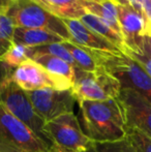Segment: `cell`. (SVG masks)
<instances>
[{
    "label": "cell",
    "instance_id": "cell-1",
    "mask_svg": "<svg viewBox=\"0 0 151 152\" xmlns=\"http://www.w3.org/2000/svg\"><path fill=\"white\" fill-rule=\"evenodd\" d=\"M84 132L96 144L111 143L126 138V123L119 102H78Z\"/></svg>",
    "mask_w": 151,
    "mask_h": 152
},
{
    "label": "cell",
    "instance_id": "cell-2",
    "mask_svg": "<svg viewBox=\"0 0 151 152\" xmlns=\"http://www.w3.org/2000/svg\"><path fill=\"white\" fill-rule=\"evenodd\" d=\"M92 52L99 67L113 76L121 89H133L151 102V77L135 59L125 53Z\"/></svg>",
    "mask_w": 151,
    "mask_h": 152
},
{
    "label": "cell",
    "instance_id": "cell-3",
    "mask_svg": "<svg viewBox=\"0 0 151 152\" xmlns=\"http://www.w3.org/2000/svg\"><path fill=\"white\" fill-rule=\"evenodd\" d=\"M6 15L16 27L42 29L60 36L64 42L71 40L64 21L49 12L35 0H15Z\"/></svg>",
    "mask_w": 151,
    "mask_h": 152
},
{
    "label": "cell",
    "instance_id": "cell-4",
    "mask_svg": "<svg viewBox=\"0 0 151 152\" xmlns=\"http://www.w3.org/2000/svg\"><path fill=\"white\" fill-rule=\"evenodd\" d=\"M50 147L0 104V152H49Z\"/></svg>",
    "mask_w": 151,
    "mask_h": 152
},
{
    "label": "cell",
    "instance_id": "cell-5",
    "mask_svg": "<svg viewBox=\"0 0 151 152\" xmlns=\"http://www.w3.org/2000/svg\"><path fill=\"white\" fill-rule=\"evenodd\" d=\"M44 132L53 145L67 152H95V143L85 134L74 113L46 122Z\"/></svg>",
    "mask_w": 151,
    "mask_h": 152
},
{
    "label": "cell",
    "instance_id": "cell-6",
    "mask_svg": "<svg viewBox=\"0 0 151 152\" xmlns=\"http://www.w3.org/2000/svg\"><path fill=\"white\" fill-rule=\"evenodd\" d=\"M0 104L16 118L26 124L49 146H52L53 144L49 141L44 132L46 122L36 113L27 92L19 87L12 78L0 85Z\"/></svg>",
    "mask_w": 151,
    "mask_h": 152
},
{
    "label": "cell",
    "instance_id": "cell-7",
    "mask_svg": "<svg viewBox=\"0 0 151 152\" xmlns=\"http://www.w3.org/2000/svg\"><path fill=\"white\" fill-rule=\"evenodd\" d=\"M71 90L78 102H104L116 99L121 91V85L101 67L95 72L76 67V79Z\"/></svg>",
    "mask_w": 151,
    "mask_h": 152
},
{
    "label": "cell",
    "instance_id": "cell-8",
    "mask_svg": "<svg viewBox=\"0 0 151 152\" xmlns=\"http://www.w3.org/2000/svg\"><path fill=\"white\" fill-rule=\"evenodd\" d=\"M27 92V91H26ZM35 111L44 122L66 113H74V107L78 102L71 89L58 90L42 88L27 92Z\"/></svg>",
    "mask_w": 151,
    "mask_h": 152
},
{
    "label": "cell",
    "instance_id": "cell-9",
    "mask_svg": "<svg viewBox=\"0 0 151 152\" xmlns=\"http://www.w3.org/2000/svg\"><path fill=\"white\" fill-rule=\"evenodd\" d=\"M127 127H133L151 138V102L139 92L122 88L117 97Z\"/></svg>",
    "mask_w": 151,
    "mask_h": 152
},
{
    "label": "cell",
    "instance_id": "cell-10",
    "mask_svg": "<svg viewBox=\"0 0 151 152\" xmlns=\"http://www.w3.org/2000/svg\"><path fill=\"white\" fill-rule=\"evenodd\" d=\"M12 80L25 91H34L42 88H54L58 90L65 89L61 83L46 72L44 67L32 59L25 61L14 69Z\"/></svg>",
    "mask_w": 151,
    "mask_h": 152
},
{
    "label": "cell",
    "instance_id": "cell-11",
    "mask_svg": "<svg viewBox=\"0 0 151 152\" xmlns=\"http://www.w3.org/2000/svg\"><path fill=\"white\" fill-rule=\"evenodd\" d=\"M71 33V40L83 48L97 52L123 53L115 45L86 27L80 20H63Z\"/></svg>",
    "mask_w": 151,
    "mask_h": 152
},
{
    "label": "cell",
    "instance_id": "cell-12",
    "mask_svg": "<svg viewBox=\"0 0 151 152\" xmlns=\"http://www.w3.org/2000/svg\"><path fill=\"white\" fill-rule=\"evenodd\" d=\"M116 2L119 24L124 38L125 47H126L141 35L147 33V21L143 15L137 12L127 3Z\"/></svg>",
    "mask_w": 151,
    "mask_h": 152
},
{
    "label": "cell",
    "instance_id": "cell-13",
    "mask_svg": "<svg viewBox=\"0 0 151 152\" xmlns=\"http://www.w3.org/2000/svg\"><path fill=\"white\" fill-rule=\"evenodd\" d=\"M56 79L65 89H71L76 79V67L69 62L51 55H38L32 59Z\"/></svg>",
    "mask_w": 151,
    "mask_h": 152
},
{
    "label": "cell",
    "instance_id": "cell-14",
    "mask_svg": "<svg viewBox=\"0 0 151 152\" xmlns=\"http://www.w3.org/2000/svg\"><path fill=\"white\" fill-rule=\"evenodd\" d=\"M44 10L61 20H80L87 14L81 0H35Z\"/></svg>",
    "mask_w": 151,
    "mask_h": 152
},
{
    "label": "cell",
    "instance_id": "cell-15",
    "mask_svg": "<svg viewBox=\"0 0 151 152\" xmlns=\"http://www.w3.org/2000/svg\"><path fill=\"white\" fill-rule=\"evenodd\" d=\"M81 1L87 12L98 17L114 31H116L119 35L123 37L119 24L117 2L115 0H105L103 2L91 1V0H81Z\"/></svg>",
    "mask_w": 151,
    "mask_h": 152
},
{
    "label": "cell",
    "instance_id": "cell-16",
    "mask_svg": "<svg viewBox=\"0 0 151 152\" xmlns=\"http://www.w3.org/2000/svg\"><path fill=\"white\" fill-rule=\"evenodd\" d=\"M14 42L15 44L22 45L27 48H35L53 42H63L64 39L52 32L42 29L16 27L14 32Z\"/></svg>",
    "mask_w": 151,
    "mask_h": 152
},
{
    "label": "cell",
    "instance_id": "cell-17",
    "mask_svg": "<svg viewBox=\"0 0 151 152\" xmlns=\"http://www.w3.org/2000/svg\"><path fill=\"white\" fill-rule=\"evenodd\" d=\"M80 21L85 26L88 27L90 30H92L96 34H98L99 36H101L103 38L109 40L110 42L115 45L121 52H124V49H125L124 38L121 35H119L116 31H114L109 25L106 24L101 19H99L98 17L94 16V15L90 14V12H87L84 17H82L80 19Z\"/></svg>",
    "mask_w": 151,
    "mask_h": 152
},
{
    "label": "cell",
    "instance_id": "cell-18",
    "mask_svg": "<svg viewBox=\"0 0 151 152\" xmlns=\"http://www.w3.org/2000/svg\"><path fill=\"white\" fill-rule=\"evenodd\" d=\"M126 55L135 59L151 77V35L143 34L139 38L125 47Z\"/></svg>",
    "mask_w": 151,
    "mask_h": 152
},
{
    "label": "cell",
    "instance_id": "cell-19",
    "mask_svg": "<svg viewBox=\"0 0 151 152\" xmlns=\"http://www.w3.org/2000/svg\"><path fill=\"white\" fill-rule=\"evenodd\" d=\"M63 44L74 58L76 67L88 72H95L99 69V65L95 59L92 50L83 48L71 40L63 42Z\"/></svg>",
    "mask_w": 151,
    "mask_h": 152
},
{
    "label": "cell",
    "instance_id": "cell-20",
    "mask_svg": "<svg viewBox=\"0 0 151 152\" xmlns=\"http://www.w3.org/2000/svg\"><path fill=\"white\" fill-rule=\"evenodd\" d=\"M30 53L31 59H33L38 55H51V56L58 57L62 60L69 62V64L76 67L74 58L71 57V53L63 42H53V44L44 45V46L35 47V48H30Z\"/></svg>",
    "mask_w": 151,
    "mask_h": 152
},
{
    "label": "cell",
    "instance_id": "cell-21",
    "mask_svg": "<svg viewBox=\"0 0 151 152\" xmlns=\"http://www.w3.org/2000/svg\"><path fill=\"white\" fill-rule=\"evenodd\" d=\"M14 22L6 14H0V59L15 44Z\"/></svg>",
    "mask_w": 151,
    "mask_h": 152
},
{
    "label": "cell",
    "instance_id": "cell-22",
    "mask_svg": "<svg viewBox=\"0 0 151 152\" xmlns=\"http://www.w3.org/2000/svg\"><path fill=\"white\" fill-rule=\"evenodd\" d=\"M29 59H31L30 48H27L19 44H14L0 60H2L9 67L15 69Z\"/></svg>",
    "mask_w": 151,
    "mask_h": 152
},
{
    "label": "cell",
    "instance_id": "cell-23",
    "mask_svg": "<svg viewBox=\"0 0 151 152\" xmlns=\"http://www.w3.org/2000/svg\"><path fill=\"white\" fill-rule=\"evenodd\" d=\"M126 138L136 152H151V138L142 132L126 126Z\"/></svg>",
    "mask_w": 151,
    "mask_h": 152
},
{
    "label": "cell",
    "instance_id": "cell-24",
    "mask_svg": "<svg viewBox=\"0 0 151 152\" xmlns=\"http://www.w3.org/2000/svg\"><path fill=\"white\" fill-rule=\"evenodd\" d=\"M95 152H136L127 138L111 143H95Z\"/></svg>",
    "mask_w": 151,
    "mask_h": 152
},
{
    "label": "cell",
    "instance_id": "cell-25",
    "mask_svg": "<svg viewBox=\"0 0 151 152\" xmlns=\"http://www.w3.org/2000/svg\"><path fill=\"white\" fill-rule=\"evenodd\" d=\"M12 72H14V68L9 67L7 64L0 60V85L12 78Z\"/></svg>",
    "mask_w": 151,
    "mask_h": 152
},
{
    "label": "cell",
    "instance_id": "cell-26",
    "mask_svg": "<svg viewBox=\"0 0 151 152\" xmlns=\"http://www.w3.org/2000/svg\"><path fill=\"white\" fill-rule=\"evenodd\" d=\"M144 15L147 21V33L151 35V0H145L144 5Z\"/></svg>",
    "mask_w": 151,
    "mask_h": 152
},
{
    "label": "cell",
    "instance_id": "cell-27",
    "mask_svg": "<svg viewBox=\"0 0 151 152\" xmlns=\"http://www.w3.org/2000/svg\"><path fill=\"white\" fill-rule=\"evenodd\" d=\"M15 0H0V14H6Z\"/></svg>",
    "mask_w": 151,
    "mask_h": 152
},
{
    "label": "cell",
    "instance_id": "cell-28",
    "mask_svg": "<svg viewBox=\"0 0 151 152\" xmlns=\"http://www.w3.org/2000/svg\"><path fill=\"white\" fill-rule=\"evenodd\" d=\"M49 152H67L65 150H63V149H61L60 147L56 146V145H52V146L50 147V150Z\"/></svg>",
    "mask_w": 151,
    "mask_h": 152
},
{
    "label": "cell",
    "instance_id": "cell-29",
    "mask_svg": "<svg viewBox=\"0 0 151 152\" xmlns=\"http://www.w3.org/2000/svg\"><path fill=\"white\" fill-rule=\"evenodd\" d=\"M91 1H96V2H103V1H105V0H91Z\"/></svg>",
    "mask_w": 151,
    "mask_h": 152
}]
</instances>
